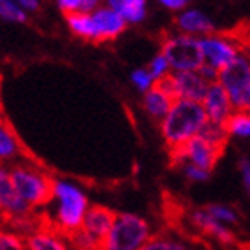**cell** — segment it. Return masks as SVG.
<instances>
[{
	"label": "cell",
	"mask_w": 250,
	"mask_h": 250,
	"mask_svg": "<svg viewBox=\"0 0 250 250\" xmlns=\"http://www.w3.org/2000/svg\"><path fill=\"white\" fill-rule=\"evenodd\" d=\"M238 172H240L241 183L250 192V158L249 156H241L238 162Z\"/></svg>",
	"instance_id": "f546056e"
},
{
	"label": "cell",
	"mask_w": 250,
	"mask_h": 250,
	"mask_svg": "<svg viewBox=\"0 0 250 250\" xmlns=\"http://www.w3.org/2000/svg\"><path fill=\"white\" fill-rule=\"evenodd\" d=\"M202 106L206 112L208 121L213 125H226L227 119L232 116V112L236 110V106L232 105L231 98L227 94V91L217 82H213L211 85L208 87L206 94L202 98Z\"/></svg>",
	"instance_id": "8fae6325"
},
{
	"label": "cell",
	"mask_w": 250,
	"mask_h": 250,
	"mask_svg": "<svg viewBox=\"0 0 250 250\" xmlns=\"http://www.w3.org/2000/svg\"><path fill=\"white\" fill-rule=\"evenodd\" d=\"M229 139L236 140H250V112L249 110H234L232 116L224 125Z\"/></svg>",
	"instance_id": "ffe728a7"
},
{
	"label": "cell",
	"mask_w": 250,
	"mask_h": 250,
	"mask_svg": "<svg viewBox=\"0 0 250 250\" xmlns=\"http://www.w3.org/2000/svg\"><path fill=\"white\" fill-rule=\"evenodd\" d=\"M164 87L165 91H168L176 100H192V101H202L204 94H206L208 87L213 82H209L201 69L195 71H178L170 73L167 78H164L162 82H158Z\"/></svg>",
	"instance_id": "9c48e42d"
},
{
	"label": "cell",
	"mask_w": 250,
	"mask_h": 250,
	"mask_svg": "<svg viewBox=\"0 0 250 250\" xmlns=\"http://www.w3.org/2000/svg\"><path fill=\"white\" fill-rule=\"evenodd\" d=\"M69 243L75 250H100L101 245V241H98L94 236H91L83 229H78L69 234Z\"/></svg>",
	"instance_id": "4316f807"
},
{
	"label": "cell",
	"mask_w": 250,
	"mask_h": 250,
	"mask_svg": "<svg viewBox=\"0 0 250 250\" xmlns=\"http://www.w3.org/2000/svg\"><path fill=\"white\" fill-rule=\"evenodd\" d=\"M204 209H206L213 218H217L218 222H222V224L227 227L236 226L238 220H240V215H238V211H236L234 208L227 206V204H222V202L208 204V206H204Z\"/></svg>",
	"instance_id": "7402d4cb"
},
{
	"label": "cell",
	"mask_w": 250,
	"mask_h": 250,
	"mask_svg": "<svg viewBox=\"0 0 250 250\" xmlns=\"http://www.w3.org/2000/svg\"><path fill=\"white\" fill-rule=\"evenodd\" d=\"M218 83L227 91L236 110L250 112V53L243 52L234 62L222 69Z\"/></svg>",
	"instance_id": "52a82bcc"
},
{
	"label": "cell",
	"mask_w": 250,
	"mask_h": 250,
	"mask_svg": "<svg viewBox=\"0 0 250 250\" xmlns=\"http://www.w3.org/2000/svg\"><path fill=\"white\" fill-rule=\"evenodd\" d=\"M153 227L137 213H117L116 222L103 238L100 250H142L153 238Z\"/></svg>",
	"instance_id": "277c9868"
},
{
	"label": "cell",
	"mask_w": 250,
	"mask_h": 250,
	"mask_svg": "<svg viewBox=\"0 0 250 250\" xmlns=\"http://www.w3.org/2000/svg\"><path fill=\"white\" fill-rule=\"evenodd\" d=\"M142 250H192V249L185 241L178 240L174 236L158 234V236H153L149 240V243Z\"/></svg>",
	"instance_id": "603a6c76"
},
{
	"label": "cell",
	"mask_w": 250,
	"mask_h": 250,
	"mask_svg": "<svg viewBox=\"0 0 250 250\" xmlns=\"http://www.w3.org/2000/svg\"><path fill=\"white\" fill-rule=\"evenodd\" d=\"M165 9L174 11V13H181L187 7H190V0H158Z\"/></svg>",
	"instance_id": "4dcf8cb0"
},
{
	"label": "cell",
	"mask_w": 250,
	"mask_h": 250,
	"mask_svg": "<svg viewBox=\"0 0 250 250\" xmlns=\"http://www.w3.org/2000/svg\"><path fill=\"white\" fill-rule=\"evenodd\" d=\"M199 41H201L204 64L217 69L218 75H220L222 69H226L229 64L234 62L236 59L245 52L240 39H236L231 34H222L217 32V30L201 38Z\"/></svg>",
	"instance_id": "ba28073f"
},
{
	"label": "cell",
	"mask_w": 250,
	"mask_h": 250,
	"mask_svg": "<svg viewBox=\"0 0 250 250\" xmlns=\"http://www.w3.org/2000/svg\"><path fill=\"white\" fill-rule=\"evenodd\" d=\"M227 140H229V137H227V131L224 126L208 123V126L199 137L192 139L178 149L168 151L172 165L192 164L204 168V170L213 172V168L217 167L218 160H220L222 153L226 149Z\"/></svg>",
	"instance_id": "3957f363"
},
{
	"label": "cell",
	"mask_w": 250,
	"mask_h": 250,
	"mask_svg": "<svg viewBox=\"0 0 250 250\" xmlns=\"http://www.w3.org/2000/svg\"><path fill=\"white\" fill-rule=\"evenodd\" d=\"M66 21L75 36L96 43V32H94V21L91 13H73L66 16Z\"/></svg>",
	"instance_id": "44dd1931"
},
{
	"label": "cell",
	"mask_w": 250,
	"mask_h": 250,
	"mask_svg": "<svg viewBox=\"0 0 250 250\" xmlns=\"http://www.w3.org/2000/svg\"><path fill=\"white\" fill-rule=\"evenodd\" d=\"M0 250H27L23 236H20L15 231L0 229Z\"/></svg>",
	"instance_id": "f1b7e54d"
},
{
	"label": "cell",
	"mask_w": 250,
	"mask_h": 250,
	"mask_svg": "<svg viewBox=\"0 0 250 250\" xmlns=\"http://www.w3.org/2000/svg\"><path fill=\"white\" fill-rule=\"evenodd\" d=\"M174 101H176V98L168 91H165L160 83H156L153 89L142 94V108H144L146 116L160 125L170 112Z\"/></svg>",
	"instance_id": "5bb4252c"
},
{
	"label": "cell",
	"mask_w": 250,
	"mask_h": 250,
	"mask_svg": "<svg viewBox=\"0 0 250 250\" xmlns=\"http://www.w3.org/2000/svg\"><path fill=\"white\" fill-rule=\"evenodd\" d=\"M27 250H69L61 232L52 229H38L25 238Z\"/></svg>",
	"instance_id": "ac0fdd59"
},
{
	"label": "cell",
	"mask_w": 250,
	"mask_h": 250,
	"mask_svg": "<svg viewBox=\"0 0 250 250\" xmlns=\"http://www.w3.org/2000/svg\"><path fill=\"white\" fill-rule=\"evenodd\" d=\"M30 209L32 208L16 192L13 178H11V170L0 165V213L11 222L18 217L30 215Z\"/></svg>",
	"instance_id": "30bf717a"
},
{
	"label": "cell",
	"mask_w": 250,
	"mask_h": 250,
	"mask_svg": "<svg viewBox=\"0 0 250 250\" xmlns=\"http://www.w3.org/2000/svg\"><path fill=\"white\" fill-rule=\"evenodd\" d=\"M176 32L201 39L208 34L215 32V23L204 11L195 9V7H187L176 16Z\"/></svg>",
	"instance_id": "4fadbf2b"
},
{
	"label": "cell",
	"mask_w": 250,
	"mask_h": 250,
	"mask_svg": "<svg viewBox=\"0 0 250 250\" xmlns=\"http://www.w3.org/2000/svg\"><path fill=\"white\" fill-rule=\"evenodd\" d=\"M105 4L116 9L128 25L142 23L147 15V0H105Z\"/></svg>",
	"instance_id": "d6986e66"
},
{
	"label": "cell",
	"mask_w": 250,
	"mask_h": 250,
	"mask_svg": "<svg viewBox=\"0 0 250 250\" xmlns=\"http://www.w3.org/2000/svg\"><path fill=\"white\" fill-rule=\"evenodd\" d=\"M130 80H131V83H133L135 89L140 91L142 94L147 92L149 89H153V87L158 83L156 80H154V77L151 75V71L147 69V67H137V69H133L130 75Z\"/></svg>",
	"instance_id": "d4e9b609"
},
{
	"label": "cell",
	"mask_w": 250,
	"mask_h": 250,
	"mask_svg": "<svg viewBox=\"0 0 250 250\" xmlns=\"http://www.w3.org/2000/svg\"><path fill=\"white\" fill-rule=\"evenodd\" d=\"M23 153V146L16 131L4 119H0V165L20 164Z\"/></svg>",
	"instance_id": "e0dca14e"
},
{
	"label": "cell",
	"mask_w": 250,
	"mask_h": 250,
	"mask_svg": "<svg viewBox=\"0 0 250 250\" xmlns=\"http://www.w3.org/2000/svg\"><path fill=\"white\" fill-rule=\"evenodd\" d=\"M117 213L112 211L110 208L106 206H91L87 211L85 218H83L82 229L94 236L98 241H103L108 231L112 229L114 222H116Z\"/></svg>",
	"instance_id": "9a60e30c"
},
{
	"label": "cell",
	"mask_w": 250,
	"mask_h": 250,
	"mask_svg": "<svg viewBox=\"0 0 250 250\" xmlns=\"http://www.w3.org/2000/svg\"><path fill=\"white\" fill-rule=\"evenodd\" d=\"M208 123L209 121L201 101L176 100L170 112L160 123V133L167 149L172 151L199 137Z\"/></svg>",
	"instance_id": "6da1fadb"
},
{
	"label": "cell",
	"mask_w": 250,
	"mask_h": 250,
	"mask_svg": "<svg viewBox=\"0 0 250 250\" xmlns=\"http://www.w3.org/2000/svg\"><path fill=\"white\" fill-rule=\"evenodd\" d=\"M174 167L183 174V178L187 179L188 183H204V181H208L209 176H211L209 170H204V168L197 167V165H192V164H178V165H174Z\"/></svg>",
	"instance_id": "83f0119b"
},
{
	"label": "cell",
	"mask_w": 250,
	"mask_h": 250,
	"mask_svg": "<svg viewBox=\"0 0 250 250\" xmlns=\"http://www.w3.org/2000/svg\"><path fill=\"white\" fill-rule=\"evenodd\" d=\"M59 9L67 15H73V13H78L80 11V5H82V0H57Z\"/></svg>",
	"instance_id": "1f68e13d"
},
{
	"label": "cell",
	"mask_w": 250,
	"mask_h": 250,
	"mask_svg": "<svg viewBox=\"0 0 250 250\" xmlns=\"http://www.w3.org/2000/svg\"><path fill=\"white\" fill-rule=\"evenodd\" d=\"M92 21H94V32H96V43L103 41H112V39L119 38L128 27L123 16L116 9H112L110 5H100L94 13H91Z\"/></svg>",
	"instance_id": "7c38bea8"
},
{
	"label": "cell",
	"mask_w": 250,
	"mask_h": 250,
	"mask_svg": "<svg viewBox=\"0 0 250 250\" xmlns=\"http://www.w3.org/2000/svg\"><path fill=\"white\" fill-rule=\"evenodd\" d=\"M53 217L52 224L61 234H73L82 229L83 218L89 211V197L82 188L69 179H53Z\"/></svg>",
	"instance_id": "7a4b0ae2"
},
{
	"label": "cell",
	"mask_w": 250,
	"mask_h": 250,
	"mask_svg": "<svg viewBox=\"0 0 250 250\" xmlns=\"http://www.w3.org/2000/svg\"><path fill=\"white\" fill-rule=\"evenodd\" d=\"M190 220H192V224L197 227L199 231L206 232L208 236H211V238L222 241V243H232L234 241V234H232L231 227L224 226L217 218H213L204 208L193 209L190 213Z\"/></svg>",
	"instance_id": "2e32d148"
},
{
	"label": "cell",
	"mask_w": 250,
	"mask_h": 250,
	"mask_svg": "<svg viewBox=\"0 0 250 250\" xmlns=\"http://www.w3.org/2000/svg\"><path fill=\"white\" fill-rule=\"evenodd\" d=\"M0 18L11 23H25L27 13L20 7L16 0H0Z\"/></svg>",
	"instance_id": "cb8c5ba5"
},
{
	"label": "cell",
	"mask_w": 250,
	"mask_h": 250,
	"mask_svg": "<svg viewBox=\"0 0 250 250\" xmlns=\"http://www.w3.org/2000/svg\"><path fill=\"white\" fill-rule=\"evenodd\" d=\"M103 4H105L103 0H82V5H80L78 13H94Z\"/></svg>",
	"instance_id": "d6a6232c"
},
{
	"label": "cell",
	"mask_w": 250,
	"mask_h": 250,
	"mask_svg": "<svg viewBox=\"0 0 250 250\" xmlns=\"http://www.w3.org/2000/svg\"><path fill=\"white\" fill-rule=\"evenodd\" d=\"M11 178L16 192L30 208L44 206L52 201L53 178H50L43 168L20 162L11 168Z\"/></svg>",
	"instance_id": "5b68a950"
},
{
	"label": "cell",
	"mask_w": 250,
	"mask_h": 250,
	"mask_svg": "<svg viewBox=\"0 0 250 250\" xmlns=\"http://www.w3.org/2000/svg\"><path fill=\"white\" fill-rule=\"evenodd\" d=\"M160 52H164L165 57L168 59L172 73L195 71V69H201V66L204 64L199 38H192L187 34L172 32L165 36Z\"/></svg>",
	"instance_id": "8992f818"
},
{
	"label": "cell",
	"mask_w": 250,
	"mask_h": 250,
	"mask_svg": "<svg viewBox=\"0 0 250 250\" xmlns=\"http://www.w3.org/2000/svg\"><path fill=\"white\" fill-rule=\"evenodd\" d=\"M147 69L151 71V75L154 77V80H156V82H162L164 78H167L168 75L172 73L170 62H168V59L165 57L164 52H158L153 59H151Z\"/></svg>",
	"instance_id": "484cf974"
},
{
	"label": "cell",
	"mask_w": 250,
	"mask_h": 250,
	"mask_svg": "<svg viewBox=\"0 0 250 250\" xmlns=\"http://www.w3.org/2000/svg\"><path fill=\"white\" fill-rule=\"evenodd\" d=\"M16 2L25 13H34L39 9V0H16Z\"/></svg>",
	"instance_id": "836d02e7"
}]
</instances>
